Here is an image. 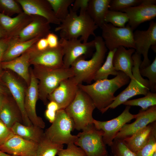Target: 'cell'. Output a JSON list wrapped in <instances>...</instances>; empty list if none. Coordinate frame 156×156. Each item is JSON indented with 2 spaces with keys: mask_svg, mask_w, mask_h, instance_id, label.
<instances>
[{
  "mask_svg": "<svg viewBox=\"0 0 156 156\" xmlns=\"http://www.w3.org/2000/svg\"><path fill=\"white\" fill-rule=\"evenodd\" d=\"M2 78L20 111L23 124L28 126L32 125L27 115L25 108V92L23 86L13 75L8 72L4 73Z\"/></svg>",
  "mask_w": 156,
  "mask_h": 156,
  "instance_id": "cell-21",
  "label": "cell"
},
{
  "mask_svg": "<svg viewBox=\"0 0 156 156\" xmlns=\"http://www.w3.org/2000/svg\"><path fill=\"white\" fill-rule=\"evenodd\" d=\"M40 38H36L25 41L10 40L5 52L1 62L11 61L21 55L34 44Z\"/></svg>",
  "mask_w": 156,
  "mask_h": 156,
  "instance_id": "cell-29",
  "label": "cell"
},
{
  "mask_svg": "<svg viewBox=\"0 0 156 156\" xmlns=\"http://www.w3.org/2000/svg\"><path fill=\"white\" fill-rule=\"evenodd\" d=\"M94 40L95 51L92 57L86 60L83 56H81L70 67L74 74L73 77L78 84H82L83 82L90 83L104 62L107 49L101 36H95Z\"/></svg>",
  "mask_w": 156,
  "mask_h": 156,
  "instance_id": "cell-3",
  "label": "cell"
},
{
  "mask_svg": "<svg viewBox=\"0 0 156 156\" xmlns=\"http://www.w3.org/2000/svg\"><path fill=\"white\" fill-rule=\"evenodd\" d=\"M38 144L12 134L0 145V150L17 156H35Z\"/></svg>",
  "mask_w": 156,
  "mask_h": 156,
  "instance_id": "cell-17",
  "label": "cell"
},
{
  "mask_svg": "<svg viewBox=\"0 0 156 156\" xmlns=\"http://www.w3.org/2000/svg\"><path fill=\"white\" fill-rule=\"evenodd\" d=\"M46 38L47 40L49 47L51 48H56L59 45V40L57 36L53 33L50 32Z\"/></svg>",
  "mask_w": 156,
  "mask_h": 156,
  "instance_id": "cell-43",
  "label": "cell"
},
{
  "mask_svg": "<svg viewBox=\"0 0 156 156\" xmlns=\"http://www.w3.org/2000/svg\"><path fill=\"white\" fill-rule=\"evenodd\" d=\"M34 46L36 49L39 51L44 50L49 47L46 37L40 39L35 44Z\"/></svg>",
  "mask_w": 156,
  "mask_h": 156,
  "instance_id": "cell-45",
  "label": "cell"
},
{
  "mask_svg": "<svg viewBox=\"0 0 156 156\" xmlns=\"http://www.w3.org/2000/svg\"><path fill=\"white\" fill-rule=\"evenodd\" d=\"M155 121L133 134L122 140L127 147L136 153L146 144L149 137Z\"/></svg>",
  "mask_w": 156,
  "mask_h": 156,
  "instance_id": "cell-28",
  "label": "cell"
},
{
  "mask_svg": "<svg viewBox=\"0 0 156 156\" xmlns=\"http://www.w3.org/2000/svg\"><path fill=\"white\" fill-rule=\"evenodd\" d=\"M38 83L35 75L31 72L29 86L25 93L24 106L27 115L32 124L42 129L45 123L37 116L36 111V102L39 97Z\"/></svg>",
  "mask_w": 156,
  "mask_h": 156,
  "instance_id": "cell-15",
  "label": "cell"
},
{
  "mask_svg": "<svg viewBox=\"0 0 156 156\" xmlns=\"http://www.w3.org/2000/svg\"><path fill=\"white\" fill-rule=\"evenodd\" d=\"M133 38L136 52L143 57L139 68L148 66L151 64L148 56L149 49L156 46V22L151 21L146 30H136L133 32Z\"/></svg>",
  "mask_w": 156,
  "mask_h": 156,
  "instance_id": "cell-12",
  "label": "cell"
},
{
  "mask_svg": "<svg viewBox=\"0 0 156 156\" xmlns=\"http://www.w3.org/2000/svg\"><path fill=\"white\" fill-rule=\"evenodd\" d=\"M128 21V17L125 13L109 10L107 12L105 18V23H110L118 27H125Z\"/></svg>",
  "mask_w": 156,
  "mask_h": 156,
  "instance_id": "cell-34",
  "label": "cell"
},
{
  "mask_svg": "<svg viewBox=\"0 0 156 156\" xmlns=\"http://www.w3.org/2000/svg\"><path fill=\"white\" fill-rule=\"evenodd\" d=\"M4 92V90L3 88L0 86V94H3Z\"/></svg>",
  "mask_w": 156,
  "mask_h": 156,
  "instance_id": "cell-51",
  "label": "cell"
},
{
  "mask_svg": "<svg viewBox=\"0 0 156 156\" xmlns=\"http://www.w3.org/2000/svg\"><path fill=\"white\" fill-rule=\"evenodd\" d=\"M130 80L124 73L118 71L117 75L112 79L98 80L89 85L79 84L78 86L90 96L96 108L102 113L114 101L116 91Z\"/></svg>",
  "mask_w": 156,
  "mask_h": 156,
  "instance_id": "cell-1",
  "label": "cell"
},
{
  "mask_svg": "<svg viewBox=\"0 0 156 156\" xmlns=\"http://www.w3.org/2000/svg\"><path fill=\"white\" fill-rule=\"evenodd\" d=\"M135 51L134 49H127L125 47H121L116 50L112 58V63L115 70L123 72L130 79L133 78L132 55Z\"/></svg>",
  "mask_w": 156,
  "mask_h": 156,
  "instance_id": "cell-23",
  "label": "cell"
},
{
  "mask_svg": "<svg viewBox=\"0 0 156 156\" xmlns=\"http://www.w3.org/2000/svg\"><path fill=\"white\" fill-rule=\"evenodd\" d=\"M77 135L74 143L81 148L86 156H105L108 155L106 145L103 139V133L98 130L93 124H89Z\"/></svg>",
  "mask_w": 156,
  "mask_h": 156,
  "instance_id": "cell-8",
  "label": "cell"
},
{
  "mask_svg": "<svg viewBox=\"0 0 156 156\" xmlns=\"http://www.w3.org/2000/svg\"><path fill=\"white\" fill-rule=\"evenodd\" d=\"M30 55L29 49L19 57L8 62H1V68L14 71L29 84L30 76L29 69Z\"/></svg>",
  "mask_w": 156,
  "mask_h": 156,
  "instance_id": "cell-24",
  "label": "cell"
},
{
  "mask_svg": "<svg viewBox=\"0 0 156 156\" xmlns=\"http://www.w3.org/2000/svg\"><path fill=\"white\" fill-rule=\"evenodd\" d=\"M116 49L109 51L105 61L97 71L94 80L95 81L107 79L110 75L116 76L118 71L115 69L112 63V58Z\"/></svg>",
  "mask_w": 156,
  "mask_h": 156,
  "instance_id": "cell-31",
  "label": "cell"
},
{
  "mask_svg": "<svg viewBox=\"0 0 156 156\" xmlns=\"http://www.w3.org/2000/svg\"><path fill=\"white\" fill-rule=\"evenodd\" d=\"M34 44L29 49L30 64L52 69L64 67L63 51L60 43L57 48L42 51L37 50Z\"/></svg>",
  "mask_w": 156,
  "mask_h": 156,
  "instance_id": "cell-11",
  "label": "cell"
},
{
  "mask_svg": "<svg viewBox=\"0 0 156 156\" xmlns=\"http://www.w3.org/2000/svg\"><path fill=\"white\" fill-rule=\"evenodd\" d=\"M156 152V122L146 144L136 153V156H153Z\"/></svg>",
  "mask_w": 156,
  "mask_h": 156,
  "instance_id": "cell-36",
  "label": "cell"
},
{
  "mask_svg": "<svg viewBox=\"0 0 156 156\" xmlns=\"http://www.w3.org/2000/svg\"><path fill=\"white\" fill-rule=\"evenodd\" d=\"M11 129L14 134L38 144L44 137L43 129L33 125L28 126L17 122Z\"/></svg>",
  "mask_w": 156,
  "mask_h": 156,
  "instance_id": "cell-26",
  "label": "cell"
},
{
  "mask_svg": "<svg viewBox=\"0 0 156 156\" xmlns=\"http://www.w3.org/2000/svg\"><path fill=\"white\" fill-rule=\"evenodd\" d=\"M33 17L23 12L14 17L0 13V25L6 37L13 39L31 21Z\"/></svg>",
  "mask_w": 156,
  "mask_h": 156,
  "instance_id": "cell-22",
  "label": "cell"
},
{
  "mask_svg": "<svg viewBox=\"0 0 156 156\" xmlns=\"http://www.w3.org/2000/svg\"><path fill=\"white\" fill-rule=\"evenodd\" d=\"M13 134L11 129L7 127L0 120V145Z\"/></svg>",
  "mask_w": 156,
  "mask_h": 156,
  "instance_id": "cell-41",
  "label": "cell"
},
{
  "mask_svg": "<svg viewBox=\"0 0 156 156\" xmlns=\"http://www.w3.org/2000/svg\"><path fill=\"white\" fill-rule=\"evenodd\" d=\"M56 17L60 22L69 13V8L75 0H47Z\"/></svg>",
  "mask_w": 156,
  "mask_h": 156,
  "instance_id": "cell-32",
  "label": "cell"
},
{
  "mask_svg": "<svg viewBox=\"0 0 156 156\" xmlns=\"http://www.w3.org/2000/svg\"><path fill=\"white\" fill-rule=\"evenodd\" d=\"M74 129L72 119L64 109H60L57 112L52 125L44 132V136L52 142L58 144L74 143L77 136L72 135L71 132Z\"/></svg>",
  "mask_w": 156,
  "mask_h": 156,
  "instance_id": "cell-7",
  "label": "cell"
},
{
  "mask_svg": "<svg viewBox=\"0 0 156 156\" xmlns=\"http://www.w3.org/2000/svg\"><path fill=\"white\" fill-rule=\"evenodd\" d=\"M6 37L5 33L0 25V40Z\"/></svg>",
  "mask_w": 156,
  "mask_h": 156,
  "instance_id": "cell-48",
  "label": "cell"
},
{
  "mask_svg": "<svg viewBox=\"0 0 156 156\" xmlns=\"http://www.w3.org/2000/svg\"><path fill=\"white\" fill-rule=\"evenodd\" d=\"M23 12L21 6L16 0H0V13L11 17Z\"/></svg>",
  "mask_w": 156,
  "mask_h": 156,
  "instance_id": "cell-37",
  "label": "cell"
},
{
  "mask_svg": "<svg viewBox=\"0 0 156 156\" xmlns=\"http://www.w3.org/2000/svg\"><path fill=\"white\" fill-rule=\"evenodd\" d=\"M135 119V120L133 123L125 124L114 139L123 140L156 121V105L151 107L145 111L140 110Z\"/></svg>",
  "mask_w": 156,
  "mask_h": 156,
  "instance_id": "cell-18",
  "label": "cell"
},
{
  "mask_svg": "<svg viewBox=\"0 0 156 156\" xmlns=\"http://www.w3.org/2000/svg\"><path fill=\"white\" fill-rule=\"evenodd\" d=\"M111 0H89L87 12L95 24L101 27L105 23V18Z\"/></svg>",
  "mask_w": 156,
  "mask_h": 156,
  "instance_id": "cell-27",
  "label": "cell"
},
{
  "mask_svg": "<svg viewBox=\"0 0 156 156\" xmlns=\"http://www.w3.org/2000/svg\"><path fill=\"white\" fill-rule=\"evenodd\" d=\"M78 84L73 77L62 81L48 96L50 101L58 105L59 109H65L74 99L79 89Z\"/></svg>",
  "mask_w": 156,
  "mask_h": 156,
  "instance_id": "cell-16",
  "label": "cell"
},
{
  "mask_svg": "<svg viewBox=\"0 0 156 156\" xmlns=\"http://www.w3.org/2000/svg\"><path fill=\"white\" fill-rule=\"evenodd\" d=\"M89 0H75L71 8L76 12L79 10V12H87Z\"/></svg>",
  "mask_w": 156,
  "mask_h": 156,
  "instance_id": "cell-42",
  "label": "cell"
},
{
  "mask_svg": "<svg viewBox=\"0 0 156 156\" xmlns=\"http://www.w3.org/2000/svg\"><path fill=\"white\" fill-rule=\"evenodd\" d=\"M47 109L53 110L56 112L60 109L58 104L53 101H50L47 104Z\"/></svg>",
  "mask_w": 156,
  "mask_h": 156,
  "instance_id": "cell-47",
  "label": "cell"
},
{
  "mask_svg": "<svg viewBox=\"0 0 156 156\" xmlns=\"http://www.w3.org/2000/svg\"><path fill=\"white\" fill-rule=\"evenodd\" d=\"M140 74L142 77L148 79L149 88L151 92H156V57L153 62L148 66L140 69Z\"/></svg>",
  "mask_w": 156,
  "mask_h": 156,
  "instance_id": "cell-35",
  "label": "cell"
},
{
  "mask_svg": "<svg viewBox=\"0 0 156 156\" xmlns=\"http://www.w3.org/2000/svg\"><path fill=\"white\" fill-rule=\"evenodd\" d=\"M142 2L143 0H111L109 9L120 11L125 8L140 5Z\"/></svg>",
  "mask_w": 156,
  "mask_h": 156,
  "instance_id": "cell-39",
  "label": "cell"
},
{
  "mask_svg": "<svg viewBox=\"0 0 156 156\" xmlns=\"http://www.w3.org/2000/svg\"><path fill=\"white\" fill-rule=\"evenodd\" d=\"M0 156H17L4 153L0 150Z\"/></svg>",
  "mask_w": 156,
  "mask_h": 156,
  "instance_id": "cell-49",
  "label": "cell"
},
{
  "mask_svg": "<svg viewBox=\"0 0 156 156\" xmlns=\"http://www.w3.org/2000/svg\"><path fill=\"white\" fill-rule=\"evenodd\" d=\"M153 156H156V152L154 153Z\"/></svg>",
  "mask_w": 156,
  "mask_h": 156,
  "instance_id": "cell-52",
  "label": "cell"
},
{
  "mask_svg": "<svg viewBox=\"0 0 156 156\" xmlns=\"http://www.w3.org/2000/svg\"><path fill=\"white\" fill-rule=\"evenodd\" d=\"M50 23L44 18L33 16L31 21L19 34L12 40L17 41H28L36 38L46 37L50 31Z\"/></svg>",
  "mask_w": 156,
  "mask_h": 156,
  "instance_id": "cell-20",
  "label": "cell"
},
{
  "mask_svg": "<svg viewBox=\"0 0 156 156\" xmlns=\"http://www.w3.org/2000/svg\"><path fill=\"white\" fill-rule=\"evenodd\" d=\"M105 156H108V155H106Z\"/></svg>",
  "mask_w": 156,
  "mask_h": 156,
  "instance_id": "cell-53",
  "label": "cell"
},
{
  "mask_svg": "<svg viewBox=\"0 0 156 156\" xmlns=\"http://www.w3.org/2000/svg\"><path fill=\"white\" fill-rule=\"evenodd\" d=\"M130 106H126L120 114L110 120L100 121L93 120L92 123L95 128L103 132V139L106 145L110 146L123 126L135 118L136 114H132L130 112Z\"/></svg>",
  "mask_w": 156,
  "mask_h": 156,
  "instance_id": "cell-10",
  "label": "cell"
},
{
  "mask_svg": "<svg viewBox=\"0 0 156 156\" xmlns=\"http://www.w3.org/2000/svg\"><path fill=\"white\" fill-rule=\"evenodd\" d=\"M11 39L10 38L6 37L0 40V75L2 73L1 63L2 57Z\"/></svg>",
  "mask_w": 156,
  "mask_h": 156,
  "instance_id": "cell-44",
  "label": "cell"
},
{
  "mask_svg": "<svg viewBox=\"0 0 156 156\" xmlns=\"http://www.w3.org/2000/svg\"><path fill=\"white\" fill-rule=\"evenodd\" d=\"M23 12L31 16H38L50 23L59 25L60 21L55 16L47 0H16Z\"/></svg>",
  "mask_w": 156,
  "mask_h": 156,
  "instance_id": "cell-19",
  "label": "cell"
},
{
  "mask_svg": "<svg viewBox=\"0 0 156 156\" xmlns=\"http://www.w3.org/2000/svg\"><path fill=\"white\" fill-rule=\"evenodd\" d=\"M102 38L105 46L109 51L121 47L135 49L133 38V30L128 25L125 27H115L105 23L101 27Z\"/></svg>",
  "mask_w": 156,
  "mask_h": 156,
  "instance_id": "cell-9",
  "label": "cell"
},
{
  "mask_svg": "<svg viewBox=\"0 0 156 156\" xmlns=\"http://www.w3.org/2000/svg\"><path fill=\"white\" fill-rule=\"evenodd\" d=\"M1 94L0 93V107L2 104L3 102H4L5 99L2 96Z\"/></svg>",
  "mask_w": 156,
  "mask_h": 156,
  "instance_id": "cell-50",
  "label": "cell"
},
{
  "mask_svg": "<svg viewBox=\"0 0 156 156\" xmlns=\"http://www.w3.org/2000/svg\"><path fill=\"white\" fill-rule=\"evenodd\" d=\"M59 43L63 51V67L66 68L70 67L77 58L88 55L95 48L94 40L84 43L78 39L65 40L60 38Z\"/></svg>",
  "mask_w": 156,
  "mask_h": 156,
  "instance_id": "cell-13",
  "label": "cell"
},
{
  "mask_svg": "<svg viewBox=\"0 0 156 156\" xmlns=\"http://www.w3.org/2000/svg\"><path fill=\"white\" fill-rule=\"evenodd\" d=\"M67 145L66 149H62L57 153L58 156H86L83 150L74 143Z\"/></svg>",
  "mask_w": 156,
  "mask_h": 156,
  "instance_id": "cell-40",
  "label": "cell"
},
{
  "mask_svg": "<svg viewBox=\"0 0 156 156\" xmlns=\"http://www.w3.org/2000/svg\"><path fill=\"white\" fill-rule=\"evenodd\" d=\"M123 104L126 106H135L140 107V109L145 111L149 107L156 105V93L150 91L143 97L127 100Z\"/></svg>",
  "mask_w": 156,
  "mask_h": 156,
  "instance_id": "cell-33",
  "label": "cell"
},
{
  "mask_svg": "<svg viewBox=\"0 0 156 156\" xmlns=\"http://www.w3.org/2000/svg\"><path fill=\"white\" fill-rule=\"evenodd\" d=\"M38 84L39 97L46 104L48 96L57 88L63 80L74 76L71 67L56 69L36 66Z\"/></svg>",
  "mask_w": 156,
  "mask_h": 156,
  "instance_id": "cell-6",
  "label": "cell"
},
{
  "mask_svg": "<svg viewBox=\"0 0 156 156\" xmlns=\"http://www.w3.org/2000/svg\"><path fill=\"white\" fill-rule=\"evenodd\" d=\"M111 147L112 156H136L130 150L122 140L114 139Z\"/></svg>",
  "mask_w": 156,
  "mask_h": 156,
  "instance_id": "cell-38",
  "label": "cell"
},
{
  "mask_svg": "<svg viewBox=\"0 0 156 156\" xmlns=\"http://www.w3.org/2000/svg\"><path fill=\"white\" fill-rule=\"evenodd\" d=\"M95 108L90 96L79 88L74 99L64 109L73 121L75 129L79 131L92 123V114Z\"/></svg>",
  "mask_w": 156,
  "mask_h": 156,
  "instance_id": "cell-4",
  "label": "cell"
},
{
  "mask_svg": "<svg viewBox=\"0 0 156 156\" xmlns=\"http://www.w3.org/2000/svg\"><path fill=\"white\" fill-rule=\"evenodd\" d=\"M57 112L51 109H47L45 112L46 117L50 122L52 123L56 116Z\"/></svg>",
  "mask_w": 156,
  "mask_h": 156,
  "instance_id": "cell-46",
  "label": "cell"
},
{
  "mask_svg": "<svg viewBox=\"0 0 156 156\" xmlns=\"http://www.w3.org/2000/svg\"><path fill=\"white\" fill-rule=\"evenodd\" d=\"M133 65L132 69L133 78L131 79L127 87L115 96L113 102L103 111L104 113L109 109H114L129 99L138 95H146L149 91L148 79L141 75L140 66L142 62L141 55L135 51L132 55Z\"/></svg>",
  "mask_w": 156,
  "mask_h": 156,
  "instance_id": "cell-5",
  "label": "cell"
},
{
  "mask_svg": "<svg viewBox=\"0 0 156 156\" xmlns=\"http://www.w3.org/2000/svg\"><path fill=\"white\" fill-rule=\"evenodd\" d=\"M0 120L10 129L16 122L23 124L21 113L15 101L5 99L0 107Z\"/></svg>",
  "mask_w": 156,
  "mask_h": 156,
  "instance_id": "cell-25",
  "label": "cell"
},
{
  "mask_svg": "<svg viewBox=\"0 0 156 156\" xmlns=\"http://www.w3.org/2000/svg\"><path fill=\"white\" fill-rule=\"evenodd\" d=\"M63 144H59L52 142L45 136L38 144L35 156H55L63 148Z\"/></svg>",
  "mask_w": 156,
  "mask_h": 156,
  "instance_id": "cell-30",
  "label": "cell"
},
{
  "mask_svg": "<svg viewBox=\"0 0 156 156\" xmlns=\"http://www.w3.org/2000/svg\"><path fill=\"white\" fill-rule=\"evenodd\" d=\"M156 0H143L140 5L120 11L127 15V24L134 30L141 24L155 18L156 16Z\"/></svg>",
  "mask_w": 156,
  "mask_h": 156,
  "instance_id": "cell-14",
  "label": "cell"
},
{
  "mask_svg": "<svg viewBox=\"0 0 156 156\" xmlns=\"http://www.w3.org/2000/svg\"><path fill=\"white\" fill-rule=\"evenodd\" d=\"M98 27L87 12H79L78 15L70 8L67 16L55 30L60 31V38L70 40L80 37L81 41L85 43L91 36H96L95 31Z\"/></svg>",
  "mask_w": 156,
  "mask_h": 156,
  "instance_id": "cell-2",
  "label": "cell"
}]
</instances>
